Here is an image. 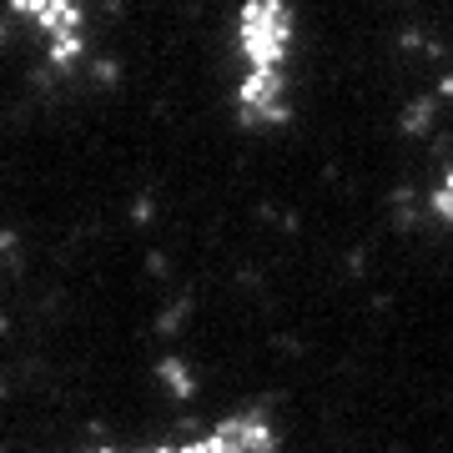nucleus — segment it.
I'll return each mask as SVG.
<instances>
[{
	"instance_id": "obj_1",
	"label": "nucleus",
	"mask_w": 453,
	"mask_h": 453,
	"mask_svg": "<svg viewBox=\"0 0 453 453\" xmlns=\"http://www.w3.org/2000/svg\"><path fill=\"white\" fill-rule=\"evenodd\" d=\"M297 16L288 0H242L237 5V56L242 71H288Z\"/></svg>"
},
{
	"instance_id": "obj_2",
	"label": "nucleus",
	"mask_w": 453,
	"mask_h": 453,
	"mask_svg": "<svg viewBox=\"0 0 453 453\" xmlns=\"http://www.w3.org/2000/svg\"><path fill=\"white\" fill-rule=\"evenodd\" d=\"M11 16L26 20L41 46H46L50 71H76L86 61V5L81 0H11Z\"/></svg>"
},
{
	"instance_id": "obj_3",
	"label": "nucleus",
	"mask_w": 453,
	"mask_h": 453,
	"mask_svg": "<svg viewBox=\"0 0 453 453\" xmlns=\"http://www.w3.org/2000/svg\"><path fill=\"white\" fill-rule=\"evenodd\" d=\"M196 453H277L282 449V428L267 408H242V413H226L211 428L192 438Z\"/></svg>"
},
{
	"instance_id": "obj_4",
	"label": "nucleus",
	"mask_w": 453,
	"mask_h": 453,
	"mask_svg": "<svg viewBox=\"0 0 453 453\" xmlns=\"http://www.w3.org/2000/svg\"><path fill=\"white\" fill-rule=\"evenodd\" d=\"M237 121L252 131H273L292 121V81L288 71H242L237 76Z\"/></svg>"
},
{
	"instance_id": "obj_5",
	"label": "nucleus",
	"mask_w": 453,
	"mask_h": 453,
	"mask_svg": "<svg viewBox=\"0 0 453 453\" xmlns=\"http://www.w3.org/2000/svg\"><path fill=\"white\" fill-rule=\"evenodd\" d=\"M423 207H428V217H434L443 232H453V162L438 172V181L428 187V196H423Z\"/></svg>"
},
{
	"instance_id": "obj_6",
	"label": "nucleus",
	"mask_w": 453,
	"mask_h": 453,
	"mask_svg": "<svg viewBox=\"0 0 453 453\" xmlns=\"http://www.w3.org/2000/svg\"><path fill=\"white\" fill-rule=\"evenodd\" d=\"M86 453H127V449H86ZM131 453H196L192 438H181V443H151V449H131Z\"/></svg>"
}]
</instances>
